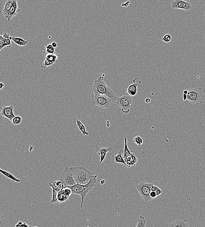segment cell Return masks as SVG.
<instances>
[{
    "mask_svg": "<svg viewBox=\"0 0 205 227\" xmlns=\"http://www.w3.org/2000/svg\"><path fill=\"white\" fill-rule=\"evenodd\" d=\"M92 91L95 95L102 94L107 96L113 101L115 102L117 98L115 94L104 81V76L99 77L95 80L93 86Z\"/></svg>",
    "mask_w": 205,
    "mask_h": 227,
    "instance_id": "6da1fadb",
    "label": "cell"
},
{
    "mask_svg": "<svg viewBox=\"0 0 205 227\" xmlns=\"http://www.w3.org/2000/svg\"><path fill=\"white\" fill-rule=\"evenodd\" d=\"M72 173L77 184H86L93 176L91 171L81 166L71 167Z\"/></svg>",
    "mask_w": 205,
    "mask_h": 227,
    "instance_id": "7a4b0ae2",
    "label": "cell"
},
{
    "mask_svg": "<svg viewBox=\"0 0 205 227\" xmlns=\"http://www.w3.org/2000/svg\"><path fill=\"white\" fill-rule=\"evenodd\" d=\"M112 100L105 95H92L91 103L93 105L102 108H110L112 106Z\"/></svg>",
    "mask_w": 205,
    "mask_h": 227,
    "instance_id": "3957f363",
    "label": "cell"
},
{
    "mask_svg": "<svg viewBox=\"0 0 205 227\" xmlns=\"http://www.w3.org/2000/svg\"><path fill=\"white\" fill-rule=\"evenodd\" d=\"M116 104L120 107L121 111L125 114L130 112L131 104L133 103L132 96L128 95L117 97L115 99Z\"/></svg>",
    "mask_w": 205,
    "mask_h": 227,
    "instance_id": "277c9868",
    "label": "cell"
},
{
    "mask_svg": "<svg viewBox=\"0 0 205 227\" xmlns=\"http://www.w3.org/2000/svg\"><path fill=\"white\" fill-rule=\"evenodd\" d=\"M153 184L142 182L136 186V189L140 196L146 202L151 201L153 199L150 196L151 187Z\"/></svg>",
    "mask_w": 205,
    "mask_h": 227,
    "instance_id": "5b68a950",
    "label": "cell"
},
{
    "mask_svg": "<svg viewBox=\"0 0 205 227\" xmlns=\"http://www.w3.org/2000/svg\"><path fill=\"white\" fill-rule=\"evenodd\" d=\"M186 96L187 100L192 103L197 105L202 103L203 96L202 88L197 87L188 90V94H186Z\"/></svg>",
    "mask_w": 205,
    "mask_h": 227,
    "instance_id": "8992f818",
    "label": "cell"
},
{
    "mask_svg": "<svg viewBox=\"0 0 205 227\" xmlns=\"http://www.w3.org/2000/svg\"><path fill=\"white\" fill-rule=\"evenodd\" d=\"M60 180L65 185V186H72L77 184L72 173L71 167L66 166L61 176Z\"/></svg>",
    "mask_w": 205,
    "mask_h": 227,
    "instance_id": "52a82bcc",
    "label": "cell"
},
{
    "mask_svg": "<svg viewBox=\"0 0 205 227\" xmlns=\"http://www.w3.org/2000/svg\"><path fill=\"white\" fill-rule=\"evenodd\" d=\"M97 175H93L90 179L89 181L87 184H85V187L84 189L78 194V195L81 196L82 202H81V208H82L83 206L84 199L87 195L92 190L94 187L97 181Z\"/></svg>",
    "mask_w": 205,
    "mask_h": 227,
    "instance_id": "ba28073f",
    "label": "cell"
},
{
    "mask_svg": "<svg viewBox=\"0 0 205 227\" xmlns=\"http://www.w3.org/2000/svg\"><path fill=\"white\" fill-rule=\"evenodd\" d=\"M171 6L174 9L188 11L192 9V3L185 0H174L171 2Z\"/></svg>",
    "mask_w": 205,
    "mask_h": 227,
    "instance_id": "9c48e42d",
    "label": "cell"
},
{
    "mask_svg": "<svg viewBox=\"0 0 205 227\" xmlns=\"http://www.w3.org/2000/svg\"><path fill=\"white\" fill-rule=\"evenodd\" d=\"M61 55L57 53H47L45 60L42 65V67L45 69L48 66L53 65L56 61L61 59Z\"/></svg>",
    "mask_w": 205,
    "mask_h": 227,
    "instance_id": "30bf717a",
    "label": "cell"
},
{
    "mask_svg": "<svg viewBox=\"0 0 205 227\" xmlns=\"http://www.w3.org/2000/svg\"><path fill=\"white\" fill-rule=\"evenodd\" d=\"M14 107L13 105H10L9 106H4L1 110V115L12 122V119L16 116L14 112Z\"/></svg>",
    "mask_w": 205,
    "mask_h": 227,
    "instance_id": "8fae6325",
    "label": "cell"
},
{
    "mask_svg": "<svg viewBox=\"0 0 205 227\" xmlns=\"http://www.w3.org/2000/svg\"><path fill=\"white\" fill-rule=\"evenodd\" d=\"M138 80L137 78H135L133 81V84L130 85L127 89L126 95L131 96H135L136 95L138 92V87H140L141 85L142 82L141 81L136 82V81Z\"/></svg>",
    "mask_w": 205,
    "mask_h": 227,
    "instance_id": "7c38bea8",
    "label": "cell"
},
{
    "mask_svg": "<svg viewBox=\"0 0 205 227\" xmlns=\"http://www.w3.org/2000/svg\"><path fill=\"white\" fill-rule=\"evenodd\" d=\"M113 149L112 147H105L97 146L95 148V151L100 156V164L104 162L107 156V153L111 152Z\"/></svg>",
    "mask_w": 205,
    "mask_h": 227,
    "instance_id": "4fadbf2b",
    "label": "cell"
},
{
    "mask_svg": "<svg viewBox=\"0 0 205 227\" xmlns=\"http://www.w3.org/2000/svg\"><path fill=\"white\" fill-rule=\"evenodd\" d=\"M13 1L14 0H7L4 7L3 14L4 18L8 21H10L12 19L9 13V11L12 6Z\"/></svg>",
    "mask_w": 205,
    "mask_h": 227,
    "instance_id": "5bb4252c",
    "label": "cell"
},
{
    "mask_svg": "<svg viewBox=\"0 0 205 227\" xmlns=\"http://www.w3.org/2000/svg\"><path fill=\"white\" fill-rule=\"evenodd\" d=\"M124 159L128 168H130L132 166H135L138 161V159L134 153L126 156Z\"/></svg>",
    "mask_w": 205,
    "mask_h": 227,
    "instance_id": "9a60e30c",
    "label": "cell"
},
{
    "mask_svg": "<svg viewBox=\"0 0 205 227\" xmlns=\"http://www.w3.org/2000/svg\"><path fill=\"white\" fill-rule=\"evenodd\" d=\"M123 153L124 150L123 149H120L117 153H115L113 159H114L115 163L123 164L127 167V164L126 163L124 159L123 156Z\"/></svg>",
    "mask_w": 205,
    "mask_h": 227,
    "instance_id": "2e32d148",
    "label": "cell"
},
{
    "mask_svg": "<svg viewBox=\"0 0 205 227\" xmlns=\"http://www.w3.org/2000/svg\"><path fill=\"white\" fill-rule=\"evenodd\" d=\"M49 186L51 187L52 188L54 189L55 190L59 191L63 190L64 188L65 185L61 180H57L54 183L50 182L49 184Z\"/></svg>",
    "mask_w": 205,
    "mask_h": 227,
    "instance_id": "e0dca14e",
    "label": "cell"
},
{
    "mask_svg": "<svg viewBox=\"0 0 205 227\" xmlns=\"http://www.w3.org/2000/svg\"><path fill=\"white\" fill-rule=\"evenodd\" d=\"M20 11V9L18 7V0H14L12 6L9 11V13L12 19Z\"/></svg>",
    "mask_w": 205,
    "mask_h": 227,
    "instance_id": "ac0fdd59",
    "label": "cell"
},
{
    "mask_svg": "<svg viewBox=\"0 0 205 227\" xmlns=\"http://www.w3.org/2000/svg\"><path fill=\"white\" fill-rule=\"evenodd\" d=\"M170 227H189V225L187 222L186 220L178 219L174 221L172 224L168 226Z\"/></svg>",
    "mask_w": 205,
    "mask_h": 227,
    "instance_id": "d6986e66",
    "label": "cell"
},
{
    "mask_svg": "<svg viewBox=\"0 0 205 227\" xmlns=\"http://www.w3.org/2000/svg\"><path fill=\"white\" fill-rule=\"evenodd\" d=\"M3 36L4 38V43L2 47L1 48V50L4 47H7L8 48H10L12 46V42H11L12 36H11L9 34V33H4Z\"/></svg>",
    "mask_w": 205,
    "mask_h": 227,
    "instance_id": "ffe728a7",
    "label": "cell"
},
{
    "mask_svg": "<svg viewBox=\"0 0 205 227\" xmlns=\"http://www.w3.org/2000/svg\"><path fill=\"white\" fill-rule=\"evenodd\" d=\"M0 172L2 174H3L4 175L11 179L12 181V182H16L17 183H19L21 182L20 179L17 178L16 177H14L12 174H11L10 173L8 172V171L3 170L2 169H0Z\"/></svg>",
    "mask_w": 205,
    "mask_h": 227,
    "instance_id": "44dd1931",
    "label": "cell"
},
{
    "mask_svg": "<svg viewBox=\"0 0 205 227\" xmlns=\"http://www.w3.org/2000/svg\"><path fill=\"white\" fill-rule=\"evenodd\" d=\"M12 40L20 46H24L28 43V41L25 40L23 38L20 37H13L12 36Z\"/></svg>",
    "mask_w": 205,
    "mask_h": 227,
    "instance_id": "7402d4cb",
    "label": "cell"
},
{
    "mask_svg": "<svg viewBox=\"0 0 205 227\" xmlns=\"http://www.w3.org/2000/svg\"><path fill=\"white\" fill-rule=\"evenodd\" d=\"M77 125L79 130L82 132L83 135H89V133L86 131V128L80 120H77Z\"/></svg>",
    "mask_w": 205,
    "mask_h": 227,
    "instance_id": "603a6c76",
    "label": "cell"
},
{
    "mask_svg": "<svg viewBox=\"0 0 205 227\" xmlns=\"http://www.w3.org/2000/svg\"><path fill=\"white\" fill-rule=\"evenodd\" d=\"M69 197L64 193L63 190L58 192V200L59 204H61L68 199Z\"/></svg>",
    "mask_w": 205,
    "mask_h": 227,
    "instance_id": "cb8c5ba5",
    "label": "cell"
},
{
    "mask_svg": "<svg viewBox=\"0 0 205 227\" xmlns=\"http://www.w3.org/2000/svg\"><path fill=\"white\" fill-rule=\"evenodd\" d=\"M124 153L123 154L124 159L128 156V155L133 153L128 148V144H127V138L125 137L124 139Z\"/></svg>",
    "mask_w": 205,
    "mask_h": 227,
    "instance_id": "d4e9b609",
    "label": "cell"
},
{
    "mask_svg": "<svg viewBox=\"0 0 205 227\" xmlns=\"http://www.w3.org/2000/svg\"><path fill=\"white\" fill-rule=\"evenodd\" d=\"M146 223L147 221L145 217L140 216L139 219L138 220V222L136 227H145Z\"/></svg>",
    "mask_w": 205,
    "mask_h": 227,
    "instance_id": "484cf974",
    "label": "cell"
},
{
    "mask_svg": "<svg viewBox=\"0 0 205 227\" xmlns=\"http://www.w3.org/2000/svg\"><path fill=\"white\" fill-rule=\"evenodd\" d=\"M52 189V198L51 200V203H54V204L59 203L58 200V195L59 192L55 190L54 189Z\"/></svg>",
    "mask_w": 205,
    "mask_h": 227,
    "instance_id": "4316f807",
    "label": "cell"
},
{
    "mask_svg": "<svg viewBox=\"0 0 205 227\" xmlns=\"http://www.w3.org/2000/svg\"><path fill=\"white\" fill-rule=\"evenodd\" d=\"M134 142L139 147L142 146L143 143V139L139 135L136 136L134 138Z\"/></svg>",
    "mask_w": 205,
    "mask_h": 227,
    "instance_id": "83f0119b",
    "label": "cell"
},
{
    "mask_svg": "<svg viewBox=\"0 0 205 227\" xmlns=\"http://www.w3.org/2000/svg\"><path fill=\"white\" fill-rule=\"evenodd\" d=\"M45 49L47 53H54L55 48L51 44H47L45 45Z\"/></svg>",
    "mask_w": 205,
    "mask_h": 227,
    "instance_id": "f1b7e54d",
    "label": "cell"
},
{
    "mask_svg": "<svg viewBox=\"0 0 205 227\" xmlns=\"http://www.w3.org/2000/svg\"><path fill=\"white\" fill-rule=\"evenodd\" d=\"M22 117L19 116H15L12 120V122L14 125H19L22 123Z\"/></svg>",
    "mask_w": 205,
    "mask_h": 227,
    "instance_id": "f546056e",
    "label": "cell"
},
{
    "mask_svg": "<svg viewBox=\"0 0 205 227\" xmlns=\"http://www.w3.org/2000/svg\"><path fill=\"white\" fill-rule=\"evenodd\" d=\"M172 37L171 35L170 34H166L165 35L163 38L162 39V41L164 42V43H169L172 40Z\"/></svg>",
    "mask_w": 205,
    "mask_h": 227,
    "instance_id": "4dcf8cb0",
    "label": "cell"
},
{
    "mask_svg": "<svg viewBox=\"0 0 205 227\" xmlns=\"http://www.w3.org/2000/svg\"><path fill=\"white\" fill-rule=\"evenodd\" d=\"M63 190L64 191V193L66 194V195L69 197L72 194V191L71 190L70 188L65 187L64 189Z\"/></svg>",
    "mask_w": 205,
    "mask_h": 227,
    "instance_id": "1f68e13d",
    "label": "cell"
},
{
    "mask_svg": "<svg viewBox=\"0 0 205 227\" xmlns=\"http://www.w3.org/2000/svg\"><path fill=\"white\" fill-rule=\"evenodd\" d=\"M4 38L3 36V35H1V36H0V47H1L0 49H1V48L2 47L3 45L4 44Z\"/></svg>",
    "mask_w": 205,
    "mask_h": 227,
    "instance_id": "d6a6232c",
    "label": "cell"
},
{
    "mask_svg": "<svg viewBox=\"0 0 205 227\" xmlns=\"http://www.w3.org/2000/svg\"><path fill=\"white\" fill-rule=\"evenodd\" d=\"M150 196H151V197L153 199H154V198H155L157 197L155 191H151V193H150Z\"/></svg>",
    "mask_w": 205,
    "mask_h": 227,
    "instance_id": "836d02e7",
    "label": "cell"
},
{
    "mask_svg": "<svg viewBox=\"0 0 205 227\" xmlns=\"http://www.w3.org/2000/svg\"><path fill=\"white\" fill-rule=\"evenodd\" d=\"M130 4V1H128L127 2H126L122 4H121V6H122V7H126V8H127V7H128V6H129Z\"/></svg>",
    "mask_w": 205,
    "mask_h": 227,
    "instance_id": "e575fe53",
    "label": "cell"
},
{
    "mask_svg": "<svg viewBox=\"0 0 205 227\" xmlns=\"http://www.w3.org/2000/svg\"><path fill=\"white\" fill-rule=\"evenodd\" d=\"M155 192L156 193L157 196L160 195H161V194H162V193H163V191H162L161 189L159 188L156 191H155Z\"/></svg>",
    "mask_w": 205,
    "mask_h": 227,
    "instance_id": "d590c367",
    "label": "cell"
},
{
    "mask_svg": "<svg viewBox=\"0 0 205 227\" xmlns=\"http://www.w3.org/2000/svg\"><path fill=\"white\" fill-rule=\"evenodd\" d=\"M158 189H159V187H157V186L154 185L153 184V185L152 186V187H151V191H156Z\"/></svg>",
    "mask_w": 205,
    "mask_h": 227,
    "instance_id": "8d00e7d4",
    "label": "cell"
},
{
    "mask_svg": "<svg viewBox=\"0 0 205 227\" xmlns=\"http://www.w3.org/2000/svg\"><path fill=\"white\" fill-rule=\"evenodd\" d=\"M51 44L53 46L54 48H56V47H57V43H56V42H53L52 43H51Z\"/></svg>",
    "mask_w": 205,
    "mask_h": 227,
    "instance_id": "74e56055",
    "label": "cell"
},
{
    "mask_svg": "<svg viewBox=\"0 0 205 227\" xmlns=\"http://www.w3.org/2000/svg\"><path fill=\"white\" fill-rule=\"evenodd\" d=\"M145 102L146 103H149L151 102V99L149 98V97H147V98H146Z\"/></svg>",
    "mask_w": 205,
    "mask_h": 227,
    "instance_id": "f35d334b",
    "label": "cell"
},
{
    "mask_svg": "<svg viewBox=\"0 0 205 227\" xmlns=\"http://www.w3.org/2000/svg\"><path fill=\"white\" fill-rule=\"evenodd\" d=\"M4 86H5V85L4 83H0V90H2Z\"/></svg>",
    "mask_w": 205,
    "mask_h": 227,
    "instance_id": "ab89813d",
    "label": "cell"
},
{
    "mask_svg": "<svg viewBox=\"0 0 205 227\" xmlns=\"http://www.w3.org/2000/svg\"><path fill=\"white\" fill-rule=\"evenodd\" d=\"M30 226H28L26 223H23V224L22 225H21V227H29Z\"/></svg>",
    "mask_w": 205,
    "mask_h": 227,
    "instance_id": "60d3db41",
    "label": "cell"
},
{
    "mask_svg": "<svg viewBox=\"0 0 205 227\" xmlns=\"http://www.w3.org/2000/svg\"><path fill=\"white\" fill-rule=\"evenodd\" d=\"M105 182H106V181L105 179H102L100 181V184L102 185H103L104 184H105Z\"/></svg>",
    "mask_w": 205,
    "mask_h": 227,
    "instance_id": "b9f144b4",
    "label": "cell"
},
{
    "mask_svg": "<svg viewBox=\"0 0 205 227\" xmlns=\"http://www.w3.org/2000/svg\"><path fill=\"white\" fill-rule=\"evenodd\" d=\"M33 148V147L32 146H30V152H32Z\"/></svg>",
    "mask_w": 205,
    "mask_h": 227,
    "instance_id": "7bdbcfd3",
    "label": "cell"
},
{
    "mask_svg": "<svg viewBox=\"0 0 205 227\" xmlns=\"http://www.w3.org/2000/svg\"><path fill=\"white\" fill-rule=\"evenodd\" d=\"M18 224H19L20 225H22L23 223L22 221H19V222H18Z\"/></svg>",
    "mask_w": 205,
    "mask_h": 227,
    "instance_id": "ee69618b",
    "label": "cell"
}]
</instances>
